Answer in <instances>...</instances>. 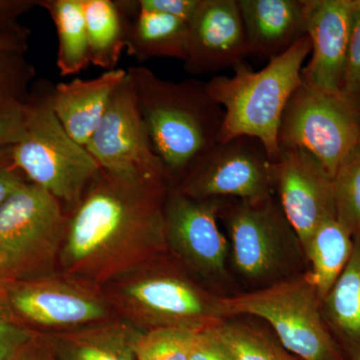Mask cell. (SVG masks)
I'll list each match as a JSON object with an SVG mask.
<instances>
[{
  "label": "cell",
  "instance_id": "obj_26",
  "mask_svg": "<svg viewBox=\"0 0 360 360\" xmlns=\"http://www.w3.org/2000/svg\"><path fill=\"white\" fill-rule=\"evenodd\" d=\"M333 179L336 219L352 236L360 233V148L340 163Z\"/></svg>",
  "mask_w": 360,
  "mask_h": 360
},
{
  "label": "cell",
  "instance_id": "obj_10",
  "mask_svg": "<svg viewBox=\"0 0 360 360\" xmlns=\"http://www.w3.org/2000/svg\"><path fill=\"white\" fill-rule=\"evenodd\" d=\"M14 319L37 333H58L115 319L103 288L65 272L0 285Z\"/></svg>",
  "mask_w": 360,
  "mask_h": 360
},
{
  "label": "cell",
  "instance_id": "obj_36",
  "mask_svg": "<svg viewBox=\"0 0 360 360\" xmlns=\"http://www.w3.org/2000/svg\"><path fill=\"white\" fill-rule=\"evenodd\" d=\"M11 360H56L42 333H37Z\"/></svg>",
  "mask_w": 360,
  "mask_h": 360
},
{
  "label": "cell",
  "instance_id": "obj_17",
  "mask_svg": "<svg viewBox=\"0 0 360 360\" xmlns=\"http://www.w3.org/2000/svg\"><path fill=\"white\" fill-rule=\"evenodd\" d=\"M127 77V70L104 71L91 79L75 78L54 85L51 104L66 132L86 148L103 120L113 96Z\"/></svg>",
  "mask_w": 360,
  "mask_h": 360
},
{
  "label": "cell",
  "instance_id": "obj_22",
  "mask_svg": "<svg viewBox=\"0 0 360 360\" xmlns=\"http://www.w3.org/2000/svg\"><path fill=\"white\" fill-rule=\"evenodd\" d=\"M352 251L354 236L336 219L322 224L303 248L309 265L305 276L321 302L347 267Z\"/></svg>",
  "mask_w": 360,
  "mask_h": 360
},
{
  "label": "cell",
  "instance_id": "obj_16",
  "mask_svg": "<svg viewBox=\"0 0 360 360\" xmlns=\"http://www.w3.org/2000/svg\"><path fill=\"white\" fill-rule=\"evenodd\" d=\"M355 0H304L305 33L311 58L302 82L329 91L341 90Z\"/></svg>",
  "mask_w": 360,
  "mask_h": 360
},
{
  "label": "cell",
  "instance_id": "obj_37",
  "mask_svg": "<svg viewBox=\"0 0 360 360\" xmlns=\"http://www.w3.org/2000/svg\"><path fill=\"white\" fill-rule=\"evenodd\" d=\"M30 30L25 25L13 30H0V52L27 51Z\"/></svg>",
  "mask_w": 360,
  "mask_h": 360
},
{
  "label": "cell",
  "instance_id": "obj_31",
  "mask_svg": "<svg viewBox=\"0 0 360 360\" xmlns=\"http://www.w3.org/2000/svg\"><path fill=\"white\" fill-rule=\"evenodd\" d=\"M25 103L0 108V148L15 146L22 136Z\"/></svg>",
  "mask_w": 360,
  "mask_h": 360
},
{
  "label": "cell",
  "instance_id": "obj_28",
  "mask_svg": "<svg viewBox=\"0 0 360 360\" xmlns=\"http://www.w3.org/2000/svg\"><path fill=\"white\" fill-rule=\"evenodd\" d=\"M34 77V66L25 52H0V108L25 104Z\"/></svg>",
  "mask_w": 360,
  "mask_h": 360
},
{
  "label": "cell",
  "instance_id": "obj_27",
  "mask_svg": "<svg viewBox=\"0 0 360 360\" xmlns=\"http://www.w3.org/2000/svg\"><path fill=\"white\" fill-rule=\"evenodd\" d=\"M198 331L156 328L142 331L136 342L137 360H188Z\"/></svg>",
  "mask_w": 360,
  "mask_h": 360
},
{
  "label": "cell",
  "instance_id": "obj_12",
  "mask_svg": "<svg viewBox=\"0 0 360 360\" xmlns=\"http://www.w3.org/2000/svg\"><path fill=\"white\" fill-rule=\"evenodd\" d=\"M86 148L108 174L169 184L165 167L153 150L129 73L116 90Z\"/></svg>",
  "mask_w": 360,
  "mask_h": 360
},
{
  "label": "cell",
  "instance_id": "obj_5",
  "mask_svg": "<svg viewBox=\"0 0 360 360\" xmlns=\"http://www.w3.org/2000/svg\"><path fill=\"white\" fill-rule=\"evenodd\" d=\"M52 89L51 84H44L30 90L25 129L13 146V156L28 181L49 191L70 212L101 167L59 122L52 108Z\"/></svg>",
  "mask_w": 360,
  "mask_h": 360
},
{
  "label": "cell",
  "instance_id": "obj_1",
  "mask_svg": "<svg viewBox=\"0 0 360 360\" xmlns=\"http://www.w3.org/2000/svg\"><path fill=\"white\" fill-rule=\"evenodd\" d=\"M169 187L101 168L68 212L58 269L103 288L167 253L163 210Z\"/></svg>",
  "mask_w": 360,
  "mask_h": 360
},
{
  "label": "cell",
  "instance_id": "obj_39",
  "mask_svg": "<svg viewBox=\"0 0 360 360\" xmlns=\"http://www.w3.org/2000/svg\"><path fill=\"white\" fill-rule=\"evenodd\" d=\"M359 148H360V132H359Z\"/></svg>",
  "mask_w": 360,
  "mask_h": 360
},
{
  "label": "cell",
  "instance_id": "obj_34",
  "mask_svg": "<svg viewBox=\"0 0 360 360\" xmlns=\"http://www.w3.org/2000/svg\"><path fill=\"white\" fill-rule=\"evenodd\" d=\"M27 181L14 163L13 146L0 148V205Z\"/></svg>",
  "mask_w": 360,
  "mask_h": 360
},
{
  "label": "cell",
  "instance_id": "obj_29",
  "mask_svg": "<svg viewBox=\"0 0 360 360\" xmlns=\"http://www.w3.org/2000/svg\"><path fill=\"white\" fill-rule=\"evenodd\" d=\"M341 90L360 101V0H355Z\"/></svg>",
  "mask_w": 360,
  "mask_h": 360
},
{
  "label": "cell",
  "instance_id": "obj_32",
  "mask_svg": "<svg viewBox=\"0 0 360 360\" xmlns=\"http://www.w3.org/2000/svg\"><path fill=\"white\" fill-rule=\"evenodd\" d=\"M188 360H233L212 328L198 331Z\"/></svg>",
  "mask_w": 360,
  "mask_h": 360
},
{
  "label": "cell",
  "instance_id": "obj_23",
  "mask_svg": "<svg viewBox=\"0 0 360 360\" xmlns=\"http://www.w3.org/2000/svg\"><path fill=\"white\" fill-rule=\"evenodd\" d=\"M58 37L56 66L63 77L77 75L91 65L84 0H40Z\"/></svg>",
  "mask_w": 360,
  "mask_h": 360
},
{
  "label": "cell",
  "instance_id": "obj_15",
  "mask_svg": "<svg viewBox=\"0 0 360 360\" xmlns=\"http://www.w3.org/2000/svg\"><path fill=\"white\" fill-rule=\"evenodd\" d=\"M252 53L238 0H201L189 21L184 70L191 75H210L245 63Z\"/></svg>",
  "mask_w": 360,
  "mask_h": 360
},
{
  "label": "cell",
  "instance_id": "obj_25",
  "mask_svg": "<svg viewBox=\"0 0 360 360\" xmlns=\"http://www.w3.org/2000/svg\"><path fill=\"white\" fill-rule=\"evenodd\" d=\"M233 360H298L257 326L232 319L212 326Z\"/></svg>",
  "mask_w": 360,
  "mask_h": 360
},
{
  "label": "cell",
  "instance_id": "obj_40",
  "mask_svg": "<svg viewBox=\"0 0 360 360\" xmlns=\"http://www.w3.org/2000/svg\"><path fill=\"white\" fill-rule=\"evenodd\" d=\"M352 360H360V357H359V359H352Z\"/></svg>",
  "mask_w": 360,
  "mask_h": 360
},
{
  "label": "cell",
  "instance_id": "obj_38",
  "mask_svg": "<svg viewBox=\"0 0 360 360\" xmlns=\"http://www.w3.org/2000/svg\"><path fill=\"white\" fill-rule=\"evenodd\" d=\"M2 264H4V257L0 255V266H1Z\"/></svg>",
  "mask_w": 360,
  "mask_h": 360
},
{
  "label": "cell",
  "instance_id": "obj_14",
  "mask_svg": "<svg viewBox=\"0 0 360 360\" xmlns=\"http://www.w3.org/2000/svg\"><path fill=\"white\" fill-rule=\"evenodd\" d=\"M272 181L279 205L303 250L322 224L336 219L333 176L307 151L281 148L272 162Z\"/></svg>",
  "mask_w": 360,
  "mask_h": 360
},
{
  "label": "cell",
  "instance_id": "obj_30",
  "mask_svg": "<svg viewBox=\"0 0 360 360\" xmlns=\"http://www.w3.org/2000/svg\"><path fill=\"white\" fill-rule=\"evenodd\" d=\"M34 333L13 319L0 295V360H11Z\"/></svg>",
  "mask_w": 360,
  "mask_h": 360
},
{
  "label": "cell",
  "instance_id": "obj_20",
  "mask_svg": "<svg viewBox=\"0 0 360 360\" xmlns=\"http://www.w3.org/2000/svg\"><path fill=\"white\" fill-rule=\"evenodd\" d=\"M117 2L125 20V49L139 61L168 58L186 60L189 23L174 16L139 8L135 0Z\"/></svg>",
  "mask_w": 360,
  "mask_h": 360
},
{
  "label": "cell",
  "instance_id": "obj_18",
  "mask_svg": "<svg viewBox=\"0 0 360 360\" xmlns=\"http://www.w3.org/2000/svg\"><path fill=\"white\" fill-rule=\"evenodd\" d=\"M252 53L281 56L307 35L304 0H238Z\"/></svg>",
  "mask_w": 360,
  "mask_h": 360
},
{
  "label": "cell",
  "instance_id": "obj_21",
  "mask_svg": "<svg viewBox=\"0 0 360 360\" xmlns=\"http://www.w3.org/2000/svg\"><path fill=\"white\" fill-rule=\"evenodd\" d=\"M331 335L348 360L360 357V233L354 236V251L338 281L321 302Z\"/></svg>",
  "mask_w": 360,
  "mask_h": 360
},
{
  "label": "cell",
  "instance_id": "obj_11",
  "mask_svg": "<svg viewBox=\"0 0 360 360\" xmlns=\"http://www.w3.org/2000/svg\"><path fill=\"white\" fill-rule=\"evenodd\" d=\"M272 161L258 139L219 142L175 186L195 200L259 201L274 196Z\"/></svg>",
  "mask_w": 360,
  "mask_h": 360
},
{
  "label": "cell",
  "instance_id": "obj_19",
  "mask_svg": "<svg viewBox=\"0 0 360 360\" xmlns=\"http://www.w3.org/2000/svg\"><path fill=\"white\" fill-rule=\"evenodd\" d=\"M142 330L120 317L70 330L42 333L56 360H137Z\"/></svg>",
  "mask_w": 360,
  "mask_h": 360
},
{
  "label": "cell",
  "instance_id": "obj_24",
  "mask_svg": "<svg viewBox=\"0 0 360 360\" xmlns=\"http://www.w3.org/2000/svg\"><path fill=\"white\" fill-rule=\"evenodd\" d=\"M91 65L105 71L117 68L125 51V20L113 0H84Z\"/></svg>",
  "mask_w": 360,
  "mask_h": 360
},
{
  "label": "cell",
  "instance_id": "obj_7",
  "mask_svg": "<svg viewBox=\"0 0 360 360\" xmlns=\"http://www.w3.org/2000/svg\"><path fill=\"white\" fill-rule=\"evenodd\" d=\"M227 319H264L277 340L302 360H347L322 314L321 300L305 274L257 290L222 297Z\"/></svg>",
  "mask_w": 360,
  "mask_h": 360
},
{
  "label": "cell",
  "instance_id": "obj_9",
  "mask_svg": "<svg viewBox=\"0 0 360 360\" xmlns=\"http://www.w3.org/2000/svg\"><path fill=\"white\" fill-rule=\"evenodd\" d=\"M360 101L342 90L329 91L302 82L286 104L277 135L281 148L314 155L333 177L359 146Z\"/></svg>",
  "mask_w": 360,
  "mask_h": 360
},
{
  "label": "cell",
  "instance_id": "obj_3",
  "mask_svg": "<svg viewBox=\"0 0 360 360\" xmlns=\"http://www.w3.org/2000/svg\"><path fill=\"white\" fill-rule=\"evenodd\" d=\"M116 316L142 331H200L227 319L222 297L196 283L168 253L103 286Z\"/></svg>",
  "mask_w": 360,
  "mask_h": 360
},
{
  "label": "cell",
  "instance_id": "obj_13",
  "mask_svg": "<svg viewBox=\"0 0 360 360\" xmlns=\"http://www.w3.org/2000/svg\"><path fill=\"white\" fill-rule=\"evenodd\" d=\"M225 200H200L169 187L165 203L167 253L186 269L208 281L226 274L229 241L217 219Z\"/></svg>",
  "mask_w": 360,
  "mask_h": 360
},
{
  "label": "cell",
  "instance_id": "obj_6",
  "mask_svg": "<svg viewBox=\"0 0 360 360\" xmlns=\"http://www.w3.org/2000/svg\"><path fill=\"white\" fill-rule=\"evenodd\" d=\"M58 198L27 181L0 205V285L52 274L68 229Z\"/></svg>",
  "mask_w": 360,
  "mask_h": 360
},
{
  "label": "cell",
  "instance_id": "obj_35",
  "mask_svg": "<svg viewBox=\"0 0 360 360\" xmlns=\"http://www.w3.org/2000/svg\"><path fill=\"white\" fill-rule=\"evenodd\" d=\"M40 0H0V30L20 27L18 18L39 6Z\"/></svg>",
  "mask_w": 360,
  "mask_h": 360
},
{
  "label": "cell",
  "instance_id": "obj_2",
  "mask_svg": "<svg viewBox=\"0 0 360 360\" xmlns=\"http://www.w3.org/2000/svg\"><path fill=\"white\" fill-rule=\"evenodd\" d=\"M137 104L170 187L179 186L194 165L220 142L224 110L206 82L165 80L143 66L127 68Z\"/></svg>",
  "mask_w": 360,
  "mask_h": 360
},
{
  "label": "cell",
  "instance_id": "obj_8",
  "mask_svg": "<svg viewBox=\"0 0 360 360\" xmlns=\"http://www.w3.org/2000/svg\"><path fill=\"white\" fill-rule=\"evenodd\" d=\"M226 201L219 212L229 236L234 269L248 283L265 288L300 276L305 262L295 229L274 195L259 201Z\"/></svg>",
  "mask_w": 360,
  "mask_h": 360
},
{
  "label": "cell",
  "instance_id": "obj_33",
  "mask_svg": "<svg viewBox=\"0 0 360 360\" xmlns=\"http://www.w3.org/2000/svg\"><path fill=\"white\" fill-rule=\"evenodd\" d=\"M135 1L139 8L167 14L189 23L198 11L201 0H135Z\"/></svg>",
  "mask_w": 360,
  "mask_h": 360
},
{
  "label": "cell",
  "instance_id": "obj_4",
  "mask_svg": "<svg viewBox=\"0 0 360 360\" xmlns=\"http://www.w3.org/2000/svg\"><path fill=\"white\" fill-rule=\"evenodd\" d=\"M311 51L307 35L288 51L269 59L262 70L243 63L233 77H214L206 82L210 96L224 110L220 142L239 136L257 139L272 161L279 155L281 117L293 92L302 84L304 61Z\"/></svg>",
  "mask_w": 360,
  "mask_h": 360
}]
</instances>
